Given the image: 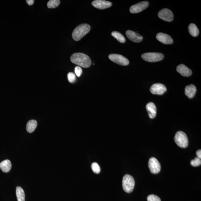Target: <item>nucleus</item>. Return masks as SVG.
I'll list each match as a JSON object with an SVG mask.
<instances>
[{
	"label": "nucleus",
	"instance_id": "21",
	"mask_svg": "<svg viewBox=\"0 0 201 201\" xmlns=\"http://www.w3.org/2000/svg\"><path fill=\"white\" fill-rule=\"evenodd\" d=\"M111 35L116 39L120 43H124L126 42V39L124 36L120 32H112Z\"/></svg>",
	"mask_w": 201,
	"mask_h": 201
},
{
	"label": "nucleus",
	"instance_id": "7",
	"mask_svg": "<svg viewBox=\"0 0 201 201\" xmlns=\"http://www.w3.org/2000/svg\"><path fill=\"white\" fill-rule=\"evenodd\" d=\"M148 166L151 173L156 174L160 171L161 164L155 158L152 157L149 159Z\"/></svg>",
	"mask_w": 201,
	"mask_h": 201
},
{
	"label": "nucleus",
	"instance_id": "18",
	"mask_svg": "<svg viewBox=\"0 0 201 201\" xmlns=\"http://www.w3.org/2000/svg\"><path fill=\"white\" fill-rule=\"evenodd\" d=\"M37 125V122L34 120H30L27 123L26 126L27 131L31 133L33 132L36 128Z\"/></svg>",
	"mask_w": 201,
	"mask_h": 201
},
{
	"label": "nucleus",
	"instance_id": "9",
	"mask_svg": "<svg viewBox=\"0 0 201 201\" xmlns=\"http://www.w3.org/2000/svg\"><path fill=\"white\" fill-rule=\"evenodd\" d=\"M158 16L161 19L167 22H171L173 19L172 12L166 8L161 10L158 13Z\"/></svg>",
	"mask_w": 201,
	"mask_h": 201
},
{
	"label": "nucleus",
	"instance_id": "25",
	"mask_svg": "<svg viewBox=\"0 0 201 201\" xmlns=\"http://www.w3.org/2000/svg\"><path fill=\"white\" fill-rule=\"evenodd\" d=\"M147 201H161L160 198L158 196L151 195L148 196L147 197Z\"/></svg>",
	"mask_w": 201,
	"mask_h": 201
},
{
	"label": "nucleus",
	"instance_id": "3",
	"mask_svg": "<svg viewBox=\"0 0 201 201\" xmlns=\"http://www.w3.org/2000/svg\"><path fill=\"white\" fill-rule=\"evenodd\" d=\"M135 181L133 177L130 175H125L123 179L122 185L124 190L126 193H131L133 190Z\"/></svg>",
	"mask_w": 201,
	"mask_h": 201
},
{
	"label": "nucleus",
	"instance_id": "12",
	"mask_svg": "<svg viewBox=\"0 0 201 201\" xmlns=\"http://www.w3.org/2000/svg\"><path fill=\"white\" fill-rule=\"evenodd\" d=\"M156 39L162 43L171 44L173 43V40L170 36L163 33H159L156 36Z\"/></svg>",
	"mask_w": 201,
	"mask_h": 201
},
{
	"label": "nucleus",
	"instance_id": "19",
	"mask_svg": "<svg viewBox=\"0 0 201 201\" xmlns=\"http://www.w3.org/2000/svg\"><path fill=\"white\" fill-rule=\"evenodd\" d=\"M16 194L18 201H25L24 192L21 187L17 186L16 187Z\"/></svg>",
	"mask_w": 201,
	"mask_h": 201
},
{
	"label": "nucleus",
	"instance_id": "29",
	"mask_svg": "<svg viewBox=\"0 0 201 201\" xmlns=\"http://www.w3.org/2000/svg\"><path fill=\"white\" fill-rule=\"evenodd\" d=\"M196 154L197 156V157L199 158H201V149H199V150L197 151Z\"/></svg>",
	"mask_w": 201,
	"mask_h": 201
},
{
	"label": "nucleus",
	"instance_id": "20",
	"mask_svg": "<svg viewBox=\"0 0 201 201\" xmlns=\"http://www.w3.org/2000/svg\"><path fill=\"white\" fill-rule=\"evenodd\" d=\"M188 31L190 35L194 37H197L199 33L198 28L195 24L193 23L189 25Z\"/></svg>",
	"mask_w": 201,
	"mask_h": 201
},
{
	"label": "nucleus",
	"instance_id": "13",
	"mask_svg": "<svg viewBox=\"0 0 201 201\" xmlns=\"http://www.w3.org/2000/svg\"><path fill=\"white\" fill-rule=\"evenodd\" d=\"M126 34L127 37L132 42L135 43H140L142 40V36L133 31H127Z\"/></svg>",
	"mask_w": 201,
	"mask_h": 201
},
{
	"label": "nucleus",
	"instance_id": "1",
	"mask_svg": "<svg viewBox=\"0 0 201 201\" xmlns=\"http://www.w3.org/2000/svg\"><path fill=\"white\" fill-rule=\"evenodd\" d=\"M70 61L74 64L84 68H88L91 65V61L90 58L83 53H74L70 57Z\"/></svg>",
	"mask_w": 201,
	"mask_h": 201
},
{
	"label": "nucleus",
	"instance_id": "15",
	"mask_svg": "<svg viewBox=\"0 0 201 201\" xmlns=\"http://www.w3.org/2000/svg\"><path fill=\"white\" fill-rule=\"evenodd\" d=\"M149 116L151 118H154L155 117L156 115V108L155 104L153 102H150L147 103L146 106Z\"/></svg>",
	"mask_w": 201,
	"mask_h": 201
},
{
	"label": "nucleus",
	"instance_id": "11",
	"mask_svg": "<svg viewBox=\"0 0 201 201\" xmlns=\"http://www.w3.org/2000/svg\"><path fill=\"white\" fill-rule=\"evenodd\" d=\"M92 5L94 7L99 9H104L110 7L112 3L110 2L104 0H95L92 2Z\"/></svg>",
	"mask_w": 201,
	"mask_h": 201
},
{
	"label": "nucleus",
	"instance_id": "14",
	"mask_svg": "<svg viewBox=\"0 0 201 201\" xmlns=\"http://www.w3.org/2000/svg\"><path fill=\"white\" fill-rule=\"evenodd\" d=\"M177 71L183 76L188 77L192 73V70L184 64L179 65L177 68Z\"/></svg>",
	"mask_w": 201,
	"mask_h": 201
},
{
	"label": "nucleus",
	"instance_id": "4",
	"mask_svg": "<svg viewBox=\"0 0 201 201\" xmlns=\"http://www.w3.org/2000/svg\"><path fill=\"white\" fill-rule=\"evenodd\" d=\"M175 142L179 147L185 148L188 146V139L184 132L180 131L177 132L174 137Z\"/></svg>",
	"mask_w": 201,
	"mask_h": 201
},
{
	"label": "nucleus",
	"instance_id": "23",
	"mask_svg": "<svg viewBox=\"0 0 201 201\" xmlns=\"http://www.w3.org/2000/svg\"><path fill=\"white\" fill-rule=\"evenodd\" d=\"M91 168L93 171L96 173H100L101 169L100 166L97 163L94 162L91 165Z\"/></svg>",
	"mask_w": 201,
	"mask_h": 201
},
{
	"label": "nucleus",
	"instance_id": "10",
	"mask_svg": "<svg viewBox=\"0 0 201 201\" xmlns=\"http://www.w3.org/2000/svg\"><path fill=\"white\" fill-rule=\"evenodd\" d=\"M167 90L164 85L161 83L153 84L150 88V91L152 94L162 95Z\"/></svg>",
	"mask_w": 201,
	"mask_h": 201
},
{
	"label": "nucleus",
	"instance_id": "16",
	"mask_svg": "<svg viewBox=\"0 0 201 201\" xmlns=\"http://www.w3.org/2000/svg\"><path fill=\"white\" fill-rule=\"evenodd\" d=\"M197 89L195 85L193 84L187 85L185 88V94L188 98L192 99L195 96Z\"/></svg>",
	"mask_w": 201,
	"mask_h": 201
},
{
	"label": "nucleus",
	"instance_id": "24",
	"mask_svg": "<svg viewBox=\"0 0 201 201\" xmlns=\"http://www.w3.org/2000/svg\"><path fill=\"white\" fill-rule=\"evenodd\" d=\"M190 164L192 166L195 167L200 166L201 164V159L197 157H195V159L192 160L190 162Z\"/></svg>",
	"mask_w": 201,
	"mask_h": 201
},
{
	"label": "nucleus",
	"instance_id": "22",
	"mask_svg": "<svg viewBox=\"0 0 201 201\" xmlns=\"http://www.w3.org/2000/svg\"><path fill=\"white\" fill-rule=\"evenodd\" d=\"M60 3L59 0H50L48 2L47 6L49 8H54L59 6Z\"/></svg>",
	"mask_w": 201,
	"mask_h": 201
},
{
	"label": "nucleus",
	"instance_id": "28",
	"mask_svg": "<svg viewBox=\"0 0 201 201\" xmlns=\"http://www.w3.org/2000/svg\"><path fill=\"white\" fill-rule=\"evenodd\" d=\"M26 1L27 3H28L29 6H32L34 2V0H27Z\"/></svg>",
	"mask_w": 201,
	"mask_h": 201
},
{
	"label": "nucleus",
	"instance_id": "27",
	"mask_svg": "<svg viewBox=\"0 0 201 201\" xmlns=\"http://www.w3.org/2000/svg\"><path fill=\"white\" fill-rule=\"evenodd\" d=\"M75 72L77 76L80 77L82 73V68L79 66L76 67L75 69Z\"/></svg>",
	"mask_w": 201,
	"mask_h": 201
},
{
	"label": "nucleus",
	"instance_id": "26",
	"mask_svg": "<svg viewBox=\"0 0 201 201\" xmlns=\"http://www.w3.org/2000/svg\"><path fill=\"white\" fill-rule=\"evenodd\" d=\"M68 78L69 81L71 83L74 82L76 80V76L73 73H69L68 75Z\"/></svg>",
	"mask_w": 201,
	"mask_h": 201
},
{
	"label": "nucleus",
	"instance_id": "17",
	"mask_svg": "<svg viewBox=\"0 0 201 201\" xmlns=\"http://www.w3.org/2000/svg\"><path fill=\"white\" fill-rule=\"evenodd\" d=\"M12 165L11 161L9 160H5L0 163V169L3 172L8 173L11 170Z\"/></svg>",
	"mask_w": 201,
	"mask_h": 201
},
{
	"label": "nucleus",
	"instance_id": "2",
	"mask_svg": "<svg viewBox=\"0 0 201 201\" xmlns=\"http://www.w3.org/2000/svg\"><path fill=\"white\" fill-rule=\"evenodd\" d=\"M90 30V25L87 24H81L77 26L73 30L72 37L74 40L78 41L89 33Z\"/></svg>",
	"mask_w": 201,
	"mask_h": 201
},
{
	"label": "nucleus",
	"instance_id": "8",
	"mask_svg": "<svg viewBox=\"0 0 201 201\" xmlns=\"http://www.w3.org/2000/svg\"><path fill=\"white\" fill-rule=\"evenodd\" d=\"M149 3L147 1L142 2L133 5L130 7V11L132 13H140L147 8L149 6Z\"/></svg>",
	"mask_w": 201,
	"mask_h": 201
},
{
	"label": "nucleus",
	"instance_id": "6",
	"mask_svg": "<svg viewBox=\"0 0 201 201\" xmlns=\"http://www.w3.org/2000/svg\"><path fill=\"white\" fill-rule=\"evenodd\" d=\"M109 58L112 61L122 66H127L129 63L128 60L121 55L112 54L109 55Z\"/></svg>",
	"mask_w": 201,
	"mask_h": 201
},
{
	"label": "nucleus",
	"instance_id": "5",
	"mask_svg": "<svg viewBox=\"0 0 201 201\" xmlns=\"http://www.w3.org/2000/svg\"><path fill=\"white\" fill-rule=\"evenodd\" d=\"M164 57V54L158 53H147L142 55L143 59L150 62H155L162 61Z\"/></svg>",
	"mask_w": 201,
	"mask_h": 201
}]
</instances>
